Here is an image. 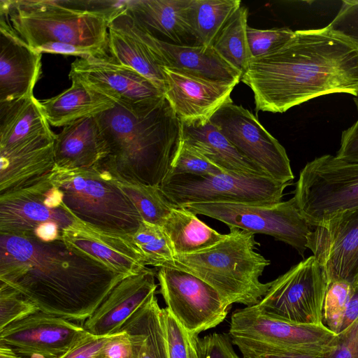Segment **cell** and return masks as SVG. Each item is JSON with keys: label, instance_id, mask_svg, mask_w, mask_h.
<instances>
[{"label": "cell", "instance_id": "cell-1", "mask_svg": "<svg viewBox=\"0 0 358 358\" xmlns=\"http://www.w3.org/2000/svg\"><path fill=\"white\" fill-rule=\"evenodd\" d=\"M127 276L62 241L43 242L0 234V282L18 291L40 311L85 321Z\"/></svg>", "mask_w": 358, "mask_h": 358}, {"label": "cell", "instance_id": "cell-2", "mask_svg": "<svg viewBox=\"0 0 358 358\" xmlns=\"http://www.w3.org/2000/svg\"><path fill=\"white\" fill-rule=\"evenodd\" d=\"M241 81L257 111L284 113L334 93L358 94V45L327 26L295 31L278 50L253 58Z\"/></svg>", "mask_w": 358, "mask_h": 358}, {"label": "cell", "instance_id": "cell-3", "mask_svg": "<svg viewBox=\"0 0 358 358\" xmlns=\"http://www.w3.org/2000/svg\"><path fill=\"white\" fill-rule=\"evenodd\" d=\"M96 115L107 155L97 169L128 181L160 186L182 141V122L163 95L114 101Z\"/></svg>", "mask_w": 358, "mask_h": 358}, {"label": "cell", "instance_id": "cell-4", "mask_svg": "<svg viewBox=\"0 0 358 358\" xmlns=\"http://www.w3.org/2000/svg\"><path fill=\"white\" fill-rule=\"evenodd\" d=\"M117 1L0 0V13L32 48L49 42L108 53V25Z\"/></svg>", "mask_w": 358, "mask_h": 358}, {"label": "cell", "instance_id": "cell-5", "mask_svg": "<svg viewBox=\"0 0 358 358\" xmlns=\"http://www.w3.org/2000/svg\"><path fill=\"white\" fill-rule=\"evenodd\" d=\"M215 245L188 255H176L162 266L189 272L215 288L231 305L257 304L270 282L259 280L270 261L257 251L255 234L235 227ZM161 266V267H162Z\"/></svg>", "mask_w": 358, "mask_h": 358}, {"label": "cell", "instance_id": "cell-6", "mask_svg": "<svg viewBox=\"0 0 358 358\" xmlns=\"http://www.w3.org/2000/svg\"><path fill=\"white\" fill-rule=\"evenodd\" d=\"M50 179L62 192L68 210L78 220L94 230L130 236L143 221L131 201L107 171L55 167Z\"/></svg>", "mask_w": 358, "mask_h": 358}, {"label": "cell", "instance_id": "cell-7", "mask_svg": "<svg viewBox=\"0 0 358 358\" xmlns=\"http://www.w3.org/2000/svg\"><path fill=\"white\" fill-rule=\"evenodd\" d=\"M229 335L243 358H256L272 354L322 357L331 350L336 334L323 324H294L271 318L254 305L233 313Z\"/></svg>", "mask_w": 358, "mask_h": 358}, {"label": "cell", "instance_id": "cell-8", "mask_svg": "<svg viewBox=\"0 0 358 358\" xmlns=\"http://www.w3.org/2000/svg\"><path fill=\"white\" fill-rule=\"evenodd\" d=\"M70 230L99 231L65 206L50 175L28 187L0 194V234L25 236L43 242L62 241Z\"/></svg>", "mask_w": 358, "mask_h": 358}, {"label": "cell", "instance_id": "cell-9", "mask_svg": "<svg viewBox=\"0 0 358 358\" xmlns=\"http://www.w3.org/2000/svg\"><path fill=\"white\" fill-rule=\"evenodd\" d=\"M294 199L313 227L358 208V161L331 155L315 158L301 169Z\"/></svg>", "mask_w": 358, "mask_h": 358}, {"label": "cell", "instance_id": "cell-10", "mask_svg": "<svg viewBox=\"0 0 358 358\" xmlns=\"http://www.w3.org/2000/svg\"><path fill=\"white\" fill-rule=\"evenodd\" d=\"M290 184L267 176L224 171L167 177L159 187L174 206L185 207L208 203H275L282 201L284 190Z\"/></svg>", "mask_w": 358, "mask_h": 358}, {"label": "cell", "instance_id": "cell-11", "mask_svg": "<svg viewBox=\"0 0 358 358\" xmlns=\"http://www.w3.org/2000/svg\"><path fill=\"white\" fill-rule=\"evenodd\" d=\"M196 215L219 220L253 234L271 236L293 247L303 257L312 226L293 198L270 204L235 203H198L185 206Z\"/></svg>", "mask_w": 358, "mask_h": 358}, {"label": "cell", "instance_id": "cell-12", "mask_svg": "<svg viewBox=\"0 0 358 358\" xmlns=\"http://www.w3.org/2000/svg\"><path fill=\"white\" fill-rule=\"evenodd\" d=\"M329 286L325 271L313 255L270 282L256 304L262 314L294 324H320Z\"/></svg>", "mask_w": 358, "mask_h": 358}, {"label": "cell", "instance_id": "cell-13", "mask_svg": "<svg viewBox=\"0 0 358 358\" xmlns=\"http://www.w3.org/2000/svg\"><path fill=\"white\" fill-rule=\"evenodd\" d=\"M156 278L166 308L188 334L199 336L226 318L231 305L199 277L162 266L157 268Z\"/></svg>", "mask_w": 358, "mask_h": 358}, {"label": "cell", "instance_id": "cell-14", "mask_svg": "<svg viewBox=\"0 0 358 358\" xmlns=\"http://www.w3.org/2000/svg\"><path fill=\"white\" fill-rule=\"evenodd\" d=\"M209 120L268 177L283 183L294 179L285 149L250 111L231 101L221 106Z\"/></svg>", "mask_w": 358, "mask_h": 358}, {"label": "cell", "instance_id": "cell-15", "mask_svg": "<svg viewBox=\"0 0 358 358\" xmlns=\"http://www.w3.org/2000/svg\"><path fill=\"white\" fill-rule=\"evenodd\" d=\"M307 248L321 264L329 283L358 279V208L340 213L313 227Z\"/></svg>", "mask_w": 358, "mask_h": 358}, {"label": "cell", "instance_id": "cell-16", "mask_svg": "<svg viewBox=\"0 0 358 358\" xmlns=\"http://www.w3.org/2000/svg\"><path fill=\"white\" fill-rule=\"evenodd\" d=\"M87 334L83 326L69 320L38 311L1 330L0 344L24 356L57 358Z\"/></svg>", "mask_w": 358, "mask_h": 358}, {"label": "cell", "instance_id": "cell-17", "mask_svg": "<svg viewBox=\"0 0 358 358\" xmlns=\"http://www.w3.org/2000/svg\"><path fill=\"white\" fill-rule=\"evenodd\" d=\"M69 78L114 101L138 103L164 95L147 78L108 55L76 59Z\"/></svg>", "mask_w": 358, "mask_h": 358}, {"label": "cell", "instance_id": "cell-18", "mask_svg": "<svg viewBox=\"0 0 358 358\" xmlns=\"http://www.w3.org/2000/svg\"><path fill=\"white\" fill-rule=\"evenodd\" d=\"M163 70L166 78L164 95L181 122L210 120L221 106L232 101L231 93L238 84L182 71Z\"/></svg>", "mask_w": 358, "mask_h": 358}, {"label": "cell", "instance_id": "cell-19", "mask_svg": "<svg viewBox=\"0 0 358 358\" xmlns=\"http://www.w3.org/2000/svg\"><path fill=\"white\" fill-rule=\"evenodd\" d=\"M41 55L0 13V103L34 96L41 73Z\"/></svg>", "mask_w": 358, "mask_h": 358}, {"label": "cell", "instance_id": "cell-20", "mask_svg": "<svg viewBox=\"0 0 358 358\" xmlns=\"http://www.w3.org/2000/svg\"><path fill=\"white\" fill-rule=\"evenodd\" d=\"M131 18L136 31L162 68L213 80L241 81L242 74L220 57L211 46L179 45L159 39Z\"/></svg>", "mask_w": 358, "mask_h": 358}, {"label": "cell", "instance_id": "cell-21", "mask_svg": "<svg viewBox=\"0 0 358 358\" xmlns=\"http://www.w3.org/2000/svg\"><path fill=\"white\" fill-rule=\"evenodd\" d=\"M156 270L147 268L120 281L83 327L89 333L107 336L120 331L124 323L156 293Z\"/></svg>", "mask_w": 358, "mask_h": 358}, {"label": "cell", "instance_id": "cell-22", "mask_svg": "<svg viewBox=\"0 0 358 358\" xmlns=\"http://www.w3.org/2000/svg\"><path fill=\"white\" fill-rule=\"evenodd\" d=\"M55 134L44 135L0 150V194L24 188L50 174L55 167Z\"/></svg>", "mask_w": 358, "mask_h": 358}, {"label": "cell", "instance_id": "cell-23", "mask_svg": "<svg viewBox=\"0 0 358 358\" xmlns=\"http://www.w3.org/2000/svg\"><path fill=\"white\" fill-rule=\"evenodd\" d=\"M62 241L71 249L117 273L131 275L148 268L131 235L123 236L99 231L70 230L64 234Z\"/></svg>", "mask_w": 358, "mask_h": 358}, {"label": "cell", "instance_id": "cell-24", "mask_svg": "<svg viewBox=\"0 0 358 358\" xmlns=\"http://www.w3.org/2000/svg\"><path fill=\"white\" fill-rule=\"evenodd\" d=\"M106 155V143L96 116L76 120L55 134L56 168L97 169Z\"/></svg>", "mask_w": 358, "mask_h": 358}, {"label": "cell", "instance_id": "cell-25", "mask_svg": "<svg viewBox=\"0 0 358 358\" xmlns=\"http://www.w3.org/2000/svg\"><path fill=\"white\" fill-rule=\"evenodd\" d=\"M108 54L115 61L147 78L164 94L166 78L163 68L136 31L125 8L109 22Z\"/></svg>", "mask_w": 358, "mask_h": 358}, {"label": "cell", "instance_id": "cell-26", "mask_svg": "<svg viewBox=\"0 0 358 358\" xmlns=\"http://www.w3.org/2000/svg\"><path fill=\"white\" fill-rule=\"evenodd\" d=\"M189 3L190 0H129L125 11L154 36L159 34L176 44L190 45L189 42L194 40L189 24Z\"/></svg>", "mask_w": 358, "mask_h": 358}, {"label": "cell", "instance_id": "cell-27", "mask_svg": "<svg viewBox=\"0 0 358 358\" xmlns=\"http://www.w3.org/2000/svg\"><path fill=\"white\" fill-rule=\"evenodd\" d=\"M181 122L182 140L224 171L267 176L243 156L209 120Z\"/></svg>", "mask_w": 358, "mask_h": 358}, {"label": "cell", "instance_id": "cell-28", "mask_svg": "<svg viewBox=\"0 0 358 358\" xmlns=\"http://www.w3.org/2000/svg\"><path fill=\"white\" fill-rule=\"evenodd\" d=\"M53 134L34 96L0 103V150Z\"/></svg>", "mask_w": 358, "mask_h": 358}, {"label": "cell", "instance_id": "cell-29", "mask_svg": "<svg viewBox=\"0 0 358 358\" xmlns=\"http://www.w3.org/2000/svg\"><path fill=\"white\" fill-rule=\"evenodd\" d=\"M40 104L48 123L59 127L102 113L112 108L115 102L71 80L69 88L53 97L40 101Z\"/></svg>", "mask_w": 358, "mask_h": 358}, {"label": "cell", "instance_id": "cell-30", "mask_svg": "<svg viewBox=\"0 0 358 358\" xmlns=\"http://www.w3.org/2000/svg\"><path fill=\"white\" fill-rule=\"evenodd\" d=\"M161 310L155 294L121 328L131 338L136 358H168Z\"/></svg>", "mask_w": 358, "mask_h": 358}, {"label": "cell", "instance_id": "cell-31", "mask_svg": "<svg viewBox=\"0 0 358 358\" xmlns=\"http://www.w3.org/2000/svg\"><path fill=\"white\" fill-rule=\"evenodd\" d=\"M162 227L171 241L175 255L206 250L225 237L185 207L173 208Z\"/></svg>", "mask_w": 358, "mask_h": 358}, {"label": "cell", "instance_id": "cell-32", "mask_svg": "<svg viewBox=\"0 0 358 358\" xmlns=\"http://www.w3.org/2000/svg\"><path fill=\"white\" fill-rule=\"evenodd\" d=\"M240 6L239 0H190L188 18L195 45L212 47L220 31Z\"/></svg>", "mask_w": 358, "mask_h": 358}, {"label": "cell", "instance_id": "cell-33", "mask_svg": "<svg viewBox=\"0 0 358 358\" xmlns=\"http://www.w3.org/2000/svg\"><path fill=\"white\" fill-rule=\"evenodd\" d=\"M248 8L241 6L213 41L212 48L242 75L252 59L247 37Z\"/></svg>", "mask_w": 358, "mask_h": 358}, {"label": "cell", "instance_id": "cell-34", "mask_svg": "<svg viewBox=\"0 0 358 358\" xmlns=\"http://www.w3.org/2000/svg\"><path fill=\"white\" fill-rule=\"evenodd\" d=\"M111 177L131 201L145 222L162 226L171 210L176 207L166 199L159 186Z\"/></svg>", "mask_w": 358, "mask_h": 358}, {"label": "cell", "instance_id": "cell-35", "mask_svg": "<svg viewBox=\"0 0 358 358\" xmlns=\"http://www.w3.org/2000/svg\"><path fill=\"white\" fill-rule=\"evenodd\" d=\"M131 238L146 266L161 267L175 256L171 241L162 226L143 221Z\"/></svg>", "mask_w": 358, "mask_h": 358}, {"label": "cell", "instance_id": "cell-36", "mask_svg": "<svg viewBox=\"0 0 358 358\" xmlns=\"http://www.w3.org/2000/svg\"><path fill=\"white\" fill-rule=\"evenodd\" d=\"M222 172L224 171L182 140L166 178L183 174L214 175Z\"/></svg>", "mask_w": 358, "mask_h": 358}, {"label": "cell", "instance_id": "cell-37", "mask_svg": "<svg viewBox=\"0 0 358 358\" xmlns=\"http://www.w3.org/2000/svg\"><path fill=\"white\" fill-rule=\"evenodd\" d=\"M353 285L344 280H334L329 283L322 309V323L336 334L340 331Z\"/></svg>", "mask_w": 358, "mask_h": 358}, {"label": "cell", "instance_id": "cell-38", "mask_svg": "<svg viewBox=\"0 0 358 358\" xmlns=\"http://www.w3.org/2000/svg\"><path fill=\"white\" fill-rule=\"evenodd\" d=\"M38 311L37 306L18 291L0 282V331Z\"/></svg>", "mask_w": 358, "mask_h": 358}, {"label": "cell", "instance_id": "cell-39", "mask_svg": "<svg viewBox=\"0 0 358 358\" xmlns=\"http://www.w3.org/2000/svg\"><path fill=\"white\" fill-rule=\"evenodd\" d=\"M295 31L288 27L259 29L248 26L247 37L253 58L270 54L285 45Z\"/></svg>", "mask_w": 358, "mask_h": 358}, {"label": "cell", "instance_id": "cell-40", "mask_svg": "<svg viewBox=\"0 0 358 358\" xmlns=\"http://www.w3.org/2000/svg\"><path fill=\"white\" fill-rule=\"evenodd\" d=\"M168 358H191L189 336L167 308H162Z\"/></svg>", "mask_w": 358, "mask_h": 358}, {"label": "cell", "instance_id": "cell-41", "mask_svg": "<svg viewBox=\"0 0 358 358\" xmlns=\"http://www.w3.org/2000/svg\"><path fill=\"white\" fill-rule=\"evenodd\" d=\"M194 342L197 358H240L229 335L213 333L202 338L194 335Z\"/></svg>", "mask_w": 358, "mask_h": 358}, {"label": "cell", "instance_id": "cell-42", "mask_svg": "<svg viewBox=\"0 0 358 358\" xmlns=\"http://www.w3.org/2000/svg\"><path fill=\"white\" fill-rule=\"evenodd\" d=\"M327 27L358 45V0L343 1L338 13Z\"/></svg>", "mask_w": 358, "mask_h": 358}, {"label": "cell", "instance_id": "cell-43", "mask_svg": "<svg viewBox=\"0 0 358 358\" xmlns=\"http://www.w3.org/2000/svg\"><path fill=\"white\" fill-rule=\"evenodd\" d=\"M320 358H358V318L336 334L331 350Z\"/></svg>", "mask_w": 358, "mask_h": 358}, {"label": "cell", "instance_id": "cell-44", "mask_svg": "<svg viewBox=\"0 0 358 358\" xmlns=\"http://www.w3.org/2000/svg\"><path fill=\"white\" fill-rule=\"evenodd\" d=\"M114 334L97 336L87 332L66 352L57 358H96Z\"/></svg>", "mask_w": 358, "mask_h": 358}, {"label": "cell", "instance_id": "cell-45", "mask_svg": "<svg viewBox=\"0 0 358 358\" xmlns=\"http://www.w3.org/2000/svg\"><path fill=\"white\" fill-rule=\"evenodd\" d=\"M96 357L136 358V351L131 336L125 331L115 334Z\"/></svg>", "mask_w": 358, "mask_h": 358}, {"label": "cell", "instance_id": "cell-46", "mask_svg": "<svg viewBox=\"0 0 358 358\" xmlns=\"http://www.w3.org/2000/svg\"><path fill=\"white\" fill-rule=\"evenodd\" d=\"M35 50L41 53L61 54L64 55L77 56L79 57L94 55L103 56L108 55L107 52L97 48L60 42L46 43Z\"/></svg>", "mask_w": 358, "mask_h": 358}, {"label": "cell", "instance_id": "cell-47", "mask_svg": "<svg viewBox=\"0 0 358 358\" xmlns=\"http://www.w3.org/2000/svg\"><path fill=\"white\" fill-rule=\"evenodd\" d=\"M336 157L351 162L358 161V119L342 132L340 148Z\"/></svg>", "mask_w": 358, "mask_h": 358}, {"label": "cell", "instance_id": "cell-48", "mask_svg": "<svg viewBox=\"0 0 358 358\" xmlns=\"http://www.w3.org/2000/svg\"><path fill=\"white\" fill-rule=\"evenodd\" d=\"M358 318V283L353 285L350 298L343 314L340 331L345 330Z\"/></svg>", "mask_w": 358, "mask_h": 358}, {"label": "cell", "instance_id": "cell-49", "mask_svg": "<svg viewBox=\"0 0 358 358\" xmlns=\"http://www.w3.org/2000/svg\"><path fill=\"white\" fill-rule=\"evenodd\" d=\"M320 356H314L306 354H272L262 355L256 358H320Z\"/></svg>", "mask_w": 358, "mask_h": 358}, {"label": "cell", "instance_id": "cell-50", "mask_svg": "<svg viewBox=\"0 0 358 358\" xmlns=\"http://www.w3.org/2000/svg\"><path fill=\"white\" fill-rule=\"evenodd\" d=\"M0 358H24L15 352L11 348L0 344Z\"/></svg>", "mask_w": 358, "mask_h": 358}, {"label": "cell", "instance_id": "cell-51", "mask_svg": "<svg viewBox=\"0 0 358 358\" xmlns=\"http://www.w3.org/2000/svg\"><path fill=\"white\" fill-rule=\"evenodd\" d=\"M189 343H190V355L191 358H197L195 347H194V336L189 335Z\"/></svg>", "mask_w": 358, "mask_h": 358}, {"label": "cell", "instance_id": "cell-52", "mask_svg": "<svg viewBox=\"0 0 358 358\" xmlns=\"http://www.w3.org/2000/svg\"><path fill=\"white\" fill-rule=\"evenodd\" d=\"M354 101H355V105L357 106V112H358V94L357 96H355Z\"/></svg>", "mask_w": 358, "mask_h": 358}, {"label": "cell", "instance_id": "cell-53", "mask_svg": "<svg viewBox=\"0 0 358 358\" xmlns=\"http://www.w3.org/2000/svg\"><path fill=\"white\" fill-rule=\"evenodd\" d=\"M356 283H358V279H357V282H356Z\"/></svg>", "mask_w": 358, "mask_h": 358}, {"label": "cell", "instance_id": "cell-54", "mask_svg": "<svg viewBox=\"0 0 358 358\" xmlns=\"http://www.w3.org/2000/svg\"><path fill=\"white\" fill-rule=\"evenodd\" d=\"M96 358H97V357H96Z\"/></svg>", "mask_w": 358, "mask_h": 358}]
</instances>
